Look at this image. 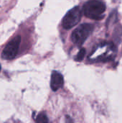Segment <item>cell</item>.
Listing matches in <instances>:
<instances>
[{"mask_svg": "<svg viewBox=\"0 0 122 123\" xmlns=\"http://www.w3.org/2000/svg\"><path fill=\"white\" fill-rule=\"evenodd\" d=\"M20 42H21V37L19 35L12 39L6 45L1 53L2 58L5 60H12L14 58H15L19 51Z\"/></svg>", "mask_w": 122, "mask_h": 123, "instance_id": "obj_4", "label": "cell"}, {"mask_svg": "<svg viewBox=\"0 0 122 123\" xmlns=\"http://www.w3.org/2000/svg\"><path fill=\"white\" fill-rule=\"evenodd\" d=\"M64 84L63 76V75L58 72L53 71L51 74V79H50V87L53 92L58 91L60 89Z\"/></svg>", "mask_w": 122, "mask_h": 123, "instance_id": "obj_5", "label": "cell"}, {"mask_svg": "<svg viewBox=\"0 0 122 123\" xmlns=\"http://www.w3.org/2000/svg\"><path fill=\"white\" fill-rule=\"evenodd\" d=\"M36 122L37 123H48V118L47 116L46 115V114L45 112H42L40 114L38 115V116L36 117Z\"/></svg>", "mask_w": 122, "mask_h": 123, "instance_id": "obj_6", "label": "cell"}, {"mask_svg": "<svg viewBox=\"0 0 122 123\" xmlns=\"http://www.w3.org/2000/svg\"><path fill=\"white\" fill-rule=\"evenodd\" d=\"M83 14V9L77 6L69 10L62 20V25L65 30H70L80 22Z\"/></svg>", "mask_w": 122, "mask_h": 123, "instance_id": "obj_3", "label": "cell"}, {"mask_svg": "<svg viewBox=\"0 0 122 123\" xmlns=\"http://www.w3.org/2000/svg\"><path fill=\"white\" fill-rule=\"evenodd\" d=\"M93 25L91 24H82L76 27L71 35V39L73 43L78 46L83 45L93 30Z\"/></svg>", "mask_w": 122, "mask_h": 123, "instance_id": "obj_2", "label": "cell"}, {"mask_svg": "<svg viewBox=\"0 0 122 123\" xmlns=\"http://www.w3.org/2000/svg\"><path fill=\"white\" fill-rule=\"evenodd\" d=\"M106 5L100 0H90L83 7V12L88 18L100 20L104 17Z\"/></svg>", "mask_w": 122, "mask_h": 123, "instance_id": "obj_1", "label": "cell"}, {"mask_svg": "<svg viewBox=\"0 0 122 123\" xmlns=\"http://www.w3.org/2000/svg\"><path fill=\"white\" fill-rule=\"evenodd\" d=\"M0 71H1V66H0Z\"/></svg>", "mask_w": 122, "mask_h": 123, "instance_id": "obj_8", "label": "cell"}, {"mask_svg": "<svg viewBox=\"0 0 122 123\" xmlns=\"http://www.w3.org/2000/svg\"><path fill=\"white\" fill-rule=\"evenodd\" d=\"M85 55H86V50L84 48H81L79 50V52H78V53L76 55L75 59L76 61H82L83 60Z\"/></svg>", "mask_w": 122, "mask_h": 123, "instance_id": "obj_7", "label": "cell"}]
</instances>
